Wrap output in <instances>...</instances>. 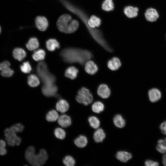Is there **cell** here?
I'll use <instances>...</instances> for the list:
<instances>
[{
  "mask_svg": "<svg viewBox=\"0 0 166 166\" xmlns=\"http://www.w3.org/2000/svg\"><path fill=\"white\" fill-rule=\"evenodd\" d=\"M13 54L14 58L19 61H22L26 56L25 51L19 48H15L13 51Z\"/></svg>",
  "mask_w": 166,
  "mask_h": 166,
  "instance_id": "ffe728a7",
  "label": "cell"
},
{
  "mask_svg": "<svg viewBox=\"0 0 166 166\" xmlns=\"http://www.w3.org/2000/svg\"><path fill=\"white\" fill-rule=\"evenodd\" d=\"M64 60L69 63H77L83 65L92 57L89 51L82 49L70 48L65 49L61 53Z\"/></svg>",
  "mask_w": 166,
  "mask_h": 166,
  "instance_id": "6da1fadb",
  "label": "cell"
},
{
  "mask_svg": "<svg viewBox=\"0 0 166 166\" xmlns=\"http://www.w3.org/2000/svg\"><path fill=\"white\" fill-rule=\"evenodd\" d=\"M76 100L78 103L87 105L92 102L93 97L88 89L82 87L78 91Z\"/></svg>",
  "mask_w": 166,
  "mask_h": 166,
  "instance_id": "8992f818",
  "label": "cell"
},
{
  "mask_svg": "<svg viewBox=\"0 0 166 166\" xmlns=\"http://www.w3.org/2000/svg\"><path fill=\"white\" fill-rule=\"evenodd\" d=\"M98 95L101 98L106 99L108 98L110 94V90L108 86L105 84L100 85L97 90Z\"/></svg>",
  "mask_w": 166,
  "mask_h": 166,
  "instance_id": "9c48e42d",
  "label": "cell"
},
{
  "mask_svg": "<svg viewBox=\"0 0 166 166\" xmlns=\"http://www.w3.org/2000/svg\"><path fill=\"white\" fill-rule=\"evenodd\" d=\"M69 105L68 102L65 100L61 99L57 103L56 108L57 111L61 113H64L69 109Z\"/></svg>",
  "mask_w": 166,
  "mask_h": 166,
  "instance_id": "8fae6325",
  "label": "cell"
},
{
  "mask_svg": "<svg viewBox=\"0 0 166 166\" xmlns=\"http://www.w3.org/2000/svg\"><path fill=\"white\" fill-rule=\"evenodd\" d=\"M148 96L150 101L154 102L157 101L160 98L161 93L158 89H153L149 91Z\"/></svg>",
  "mask_w": 166,
  "mask_h": 166,
  "instance_id": "ac0fdd59",
  "label": "cell"
},
{
  "mask_svg": "<svg viewBox=\"0 0 166 166\" xmlns=\"http://www.w3.org/2000/svg\"><path fill=\"white\" fill-rule=\"evenodd\" d=\"M45 53L43 49H39L35 51L32 55L33 59L35 61L43 60L45 58Z\"/></svg>",
  "mask_w": 166,
  "mask_h": 166,
  "instance_id": "f1b7e54d",
  "label": "cell"
},
{
  "mask_svg": "<svg viewBox=\"0 0 166 166\" xmlns=\"http://www.w3.org/2000/svg\"><path fill=\"white\" fill-rule=\"evenodd\" d=\"M24 128V126L22 124L17 123L4 130L5 140L9 145L14 146L20 144L21 139L17 135V134L22 132Z\"/></svg>",
  "mask_w": 166,
  "mask_h": 166,
  "instance_id": "3957f363",
  "label": "cell"
},
{
  "mask_svg": "<svg viewBox=\"0 0 166 166\" xmlns=\"http://www.w3.org/2000/svg\"><path fill=\"white\" fill-rule=\"evenodd\" d=\"M101 20L99 17L92 15L89 18L88 21V24L89 27L91 29L96 28L101 25Z\"/></svg>",
  "mask_w": 166,
  "mask_h": 166,
  "instance_id": "9a60e30c",
  "label": "cell"
},
{
  "mask_svg": "<svg viewBox=\"0 0 166 166\" xmlns=\"http://www.w3.org/2000/svg\"><path fill=\"white\" fill-rule=\"evenodd\" d=\"M160 128L162 133L163 134L166 135V121L163 122L160 124Z\"/></svg>",
  "mask_w": 166,
  "mask_h": 166,
  "instance_id": "ab89813d",
  "label": "cell"
},
{
  "mask_svg": "<svg viewBox=\"0 0 166 166\" xmlns=\"http://www.w3.org/2000/svg\"><path fill=\"white\" fill-rule=\"evenodd\" d=\"M104 105L101 102L97 101L94 102L92 106V109L94 112L99 113L104 109Z\"/></svg>",
  "mask_w": 166,
  "mask_h": 166,
  "instance_id": "f546056e",
  "label": "cell"
},
{
  "mask_svg": "<svg viewBox=\"0 0 166 166\" xmlns=\"http://www.w3.org/2000/svg\"><path fill=\"white\" fill-rule=\"evenodd\" d=\"M54 134L55 136L59 139H63L66 136L65 131L61 128H57L54 131Z\"/></svg>",
  "mask_w": 166,
  "mask_h": 166,
  "instance_id": "1f68e13d",
  "label": "cell"
},
{
  "mask_svg": "<svg viewBox=\"0 0 166 166\" xmlns=\"http://www.w3.org/2000/svg\"><path fill=\"white\" fill-rule=\"evenodd\" d=\"M6 145V142L3 140H0V155H4L7 152L5 148Z\"/></svg>",
  "mask_w": 166,
  "mask_h": 166,
  "instance_id": "d590c367",
  "label": "cell"
},
{
  "mask_svg": "<svg viewBox=\"0 0 166 166\" xmlns=\"http://www.w3.org/2000/svg\"><path fill=\"white\" fill-rule=\"evenodd\" d=\"M85 64V70L88 73L93 75L97 72L98 67L93 61L89 60Z\"/></svg>",
  "mask_w": 166,
  "mask_h": 166,
  "instance_id": "30bf717a",
  "label": "cell"
},
{
  "mask_svg": "<svg viewBox=\"0 0 166 166\" xmlns=\"http://www.w3.org/2000/svg\"><path fill=\"white\" fill-rule=\"evenodd\" d=\"M88 121L90 126L93 128L97 129L99 128L100 122V120L97 117L94 116L90 117Z\"/></svg>",
  "mask_w": 166,
  "mask_h": 166,
  "instance_id": "4dcf8cb0",
  "label": "cell"
},
{
  "mask_svg": "<svg viewBox=\"0 0 166 166\" xmlns=\"http://www.w3.org/2000/svg\"><path fill=\"white\" fill-rule=\"evenodd\" d=\"M59 116L57 111L53 109L48 112L46 116V119L49 122H54L58 120Z\"/></svg>",
  "mask_w": 166,
  "mask_h": 166,
  "instance_id": "4316f807",
  "label": "cell"
},
{
  "mask_svg": "<svg viewBox=\"0 0 166 166\" xmlns=\"http://www.w3.org/2000/svg\"><path fill=\"white\" fill-rule=\"evenodd\" d=\"M107 65L109 69L114 71L117 70L119 68L121 65V63L118 58L114 57L109 60Z\"/></svg>",
  "mask_w": 166,
  "mask_h": 166,
  "instance_id": "e0dca14e",
  "label": "cell"
},
{
  "mask_svg": "<svg viewBox=\"0 0 166 166\" xmlns=\"http://www.w3.org/2000/svg\"><path fill=\"white\" fill-rule=\"evenodd\" d=\"M163 158H166V152L162 156Z\"/></svg>",
  "mask_w": 166,
  "mask_h": 166,
  "instance_id": "7bdbcfd3",
  "label": "cell"
},
{
  "mask_svg": "<svg viewBox=\"0 0 166 166\" xmlns=\"http://www.w3.org/2000/svg\"><path fill=\"white\" fill-rule=\"evenodd\" d=\"M63 164L66 166H73L75 164V161L73 157L70 156H66L63 160Z\"/></svg>",
  "mask_w": 166,
  "mask_h": 166,
  "instance_id": "d6a6232c",
  "label": "cell"
},
{
  "mask_svg": "<svg viewBox=\"0 0 166 166\" xmlns=\"http://www.w3.org/2000/svg\"><path fill=\"white\" fill-rule=\"evenodd\" d=\"M74 142L77 147L83 148L85 147L87 145L88 140L85 136L80 135L74 140Z\"/></svg>",
  "mask_w": 166,
  "mask_h": 166,
  "instance_id": "44dd1931",
  "label": "cell"
},
{
  "mask_svg": "<svg viewBox=\"0 0 166 166\" xmlns=\"http://www.w3.org/2000/svg\"><path fill=\"white\" fill-rule=\"evenodd\" d=\"M25 157L26 160L31 165L40 166L44 164L48 158L47 153L45 150H40L38 154L35 153L34 148L32 146L29 147L26 150Z\"/></svg>",
  "mask_w": 166,
  "mask_h": 166,
  "instance_id": "7a4b0ae2",
  "label": "cell"
},
{
  "mask_svg": "<svg viewBox=\"0 0 166 166\" xmlns=\"http://www.w3.org/2000/svg\"><path fill=\"white\" fill-rule=\"evenodd\" d=\"M78 72V69L74 66L68 67L65 70V76L71 79H74L77 77Z\"/></svg>",
  "mask_w": 166,
  "mask_h": 166,
  "instance_id": "7402d4cb",
  "label": "cell"
},
{
  "mask_svg": "<svg viewBox=\"0 0 166 166\" xmlns=\"http://www.w3.org/2000/svg\"><path fill=\"white\" fill-rule=\"evenodd\" d=\"M39 45V42L38 39L35 38L30 39L26 44L27 49L30 51H33L38 48Z\"/></svg>",
  "mask_w": 166,
  "mask_h": 166,
  "instance_id": "484cf974",
  "label": "cell"
},
{
  "mask_svg": "<svg viewBox=\"0 0 166 166\" xmlns=\"http://www.w3.org/2000/svg\"><path fill=\"white\" fill-rule=\"evenodd\" d=\"M145 16L148 21L152 22L157 20L159 17V14L156 10L150 8L147 10Z\"/></svg>",
  "mask_w": 166,
  "mask_h": 166,
  "instance_id": "4fadbf2b",
  "label": "cell"
},
{
  "mask_svg": "<svg viewBox=\"0 0 166 166\" xmlns=\"http://www.w3.org/2000/svg\"><path fill=\"white\" fill-rule=\"evenodd\" d=\"M113 122L115 125L119 128L124 127L125 124V120L120 114L117 115L114 117Z\"/></svg>",
  "mask_w": 166,
  "mask_h": 166,
  "instance_id": "cb8c5ba5",
  "label": "cell"
},
{
  "mask_svg": "<svg viewBox=\"0 0 166 166\" xmlns=\"http://www.w3.org/2000/svg\"><path fill=\"white\" fill-rule=\"evenodd\" d=\"M158 143L161 144L166 148V138L164 139H160L158 141Z\"/></svg>",
  "mask_w": 166,
  "mask_h": 166,
  "instance_id": "60d3db41",
  "label": "cell"
},
{
  "mask_svg": "<svg viewBox=\"0 0 166 166\" xmlns=\"http://www.w3.org/2000/svg\"><path fill=\"white\" fill-rule=\"evenodd\" d=\"M57 121L59 125L63 128H66L69 126L72 123L70 117L65 114L59 116Z\"/></svg>",
  "mask_w": 166,
  "mask_h": 166,
  "instance_id": "5bb4252c",
  "label": "cell"
},
{
  "mask_svg": "<svg viewBox=\"0 0 166 166\" xmlns=\"http://www.w3.org/2000/svg\"><path fill=\"white\" fill-rule=\"evenodd\" d=\"M156 148L157 150L161 153H164L166 152V148L161 144L158 143Z\"/></svg>",
  "mask_w": 166,
  "mask_h": 166,
  "instance_id": "f35d334b",
  "label": "cell"
},
{
  "mask_svg": "<svg viewBox=\"0 0 166 166\" xmlns=\"http://www.w3.org/2000/svg\"><path fill=\"white\" fill-rule=\"evenodd\" d=\"M20 69L21 71L24 73H29L31 70V65L28 61L24 62L21 66Z\"/></svg>",
  "mask_w": 166,
  "mask_h": 166,
  "instance_id": "836d02e7",
  "label": "cell"
},
{
  "mask_svg": "<svg viewBox=\"0 0 166 166\" xmlns=\"http://www.w3.org/2000/svg\"><path fill=\"white\" fill-rule=\"evenodd\" d=\"M57 26L61 31L66 33L74 32L79 26L78 22L76 20H72V17L68 14H64L58 19Z\"/></svg>",
  "mask_w": 166,
  "mask_h": 166,
  "instance_id": "277c9868",
  "label": "cell"
},
{
  "mask_svg": "<svg viewBox=\"0 0 166 166\" xmlns=\"http://www.w3.org/2000/svg\"><path fill=\"white\" fill-rule=\"evenodd\" d=\"M46 47L47 49L50 51H54L56 49L60 47L59 42L54 39H50L46 42Z\"/></svg>",
  "mask_w": 166,
  "mask_h": 166,
  "instance_id": "603a6c76",
  "label": "cell"
},
{
  "mask_svg": "<svg viewBox=\"0 0 166 166\" xmlns=\"http://www.w3.org/2000/svg\"><path fill=\"white\" fill-rule=\"evenodd\" d=\"M42 92L45 96L50 97L55 96L57 91V88L54 84L43 85Z\"/></svg>",
  "mask_w": 166,
  "mask_h": 166,
  "instance_id": "52a82bcc",
  "label": "cell"
},
{
  "mask_svg": "<svg viewBox=\"0 0 166 166\" xmlns=\"http://www.w3.org/2000/svg\"><path fill=\"white\" fill-rule=\"evenodd\" d=\"M138 10V9L137 7L129 6L124 7V12L127 17L131 18L137 16Z\"/></svg>",
  "mask_w": 166,
  "mask_h": 166,
  "instance_id": "7c38bea8",
  "label": "cell"
},
{
  "mask_svg": "<svg viewBox=\"0 0 166 166\" xmlns=\"http://www.w3.org/2000/svg\"><path fill=\"white\" fill-rule=\"evenodd\" d=\"M37 71L43 83V85L54 84L55 78L49 72L45 63L42 62L38 64L37 67Z\"/></svg>",
  "mask_w": 166,
  "mask_h": 166,
  "instance_id": "5b68a950",
  "label": "cell"
},
{
  "mask_svg": "<svg viewBox=\"0 0 166 166\" xmlns=\"http://www.w3.org/2000/svg\"><path fill=\"white\" fill-rule=\"evenodd\" d=\"M114 8V3L113 0H104L101 5V8L104 11H110Z\"/></svg>",
  "mask_w": 166,
  "mask_h": 166,
  "instance_id": "d4e9b609",
  "label": "cell"
},
{
  "mask_svg": "<svg viewBox=\"0 0 166 166\" xmlns=\"http://www.w3.org/2000/svg\"><path fill=\"white\" fill-rule=\"evenodd\" d=\"M105 137L106 135L104 131L101 128L97 129L93 134V139L97 143L102 142Z\"/></svg>",
  "mask_w": 166,
  "mask_h": 166,
  "instance_id": "d6986e66",
  "label": "cell"
},
{
  "mask_svg": "<svg viewBox=\"0 0 166 166\" xmlns=\"http://www.w3.org/2000/svg\"><path fill=\"white\" fill-rule=\"evenodd\" d=\"M28 83L32 87H35L40 84V81L38 77L34 74H31L28 77Z\"/></svg>",
  "mask_w": 166,
  "mask_h": 166,
  "instance_id": "83f0119b",
  "label": "cell"
},
{
  "mask_svg": "<svg viewBox=\"0 0 166 166\" xmlns=\"http://www.w3.org/2000/svg\"><path fill=\"white\" fill-rule=\"evenodd\" d=\"M162 162L163 165L166 166V158H163Z\"/></svg>",
  "mask_w": 166,
  "mask_h": 166,
  "instance_id": "b9f144b4",
  "label": "cell"
},
{
  "mask_svg": "<svg viewBox=\"0 0 166 166\" xmlns=\"http://www.w3.org/2000/svg\"><path fill=\"white\" fill-rule=\"evenodd\" d=\"M1 27L0 26V33L1 32Z\"/></svg>",
  "mask_w": 166,
  "mask_h": 166,
  "instance_id": "ee69618b",
  "label": "cell"
},
{
  "mask_svg": "<svg viewBox=\"0 0 166 166\" xmlns=\"http://www.w3.org/2000/svg\"><path fill=\"white\" fill-rule=\"evenodd\" d=\"M10 65V62L7 61H5L0 63V70L2 71L8 67Z\"/></svg>",
  "mask_w": 166,
  "mask_h": 166,
  "instance_id": "8d00e7d4",
  "label": "cell"
},
{
  "mask_svg": "<svg viewBox=\"0 0 166 166\" xmlns=\"http://www.w3.org/2000/svg\"><path fill=\"white\" fill-rule=\"evenodd\" d=\"M117 158L123 162H126L130 160L132 157L131 153L126 151H120L116 154Z\"/></svg>",
  "mask_w": 166,
  "mask_h": 166,
  "instance_id": "2e32d148",
  "label": "cell"
},
{
  "mask_svg": "<svg viewBox=\"0 0 166 166\" xmlns=\"http://www.w3.org/2000/svg\"><path fill=\"white\" fill-rule=\"evenodd\" d=\"M1 71V75L3 77H9L11 76L14 73V71L9 67Z\"/></svg>",
  "mask_w": 166,
  "mask_h": 166,
  "instance_id": "e575fe53",
  "label": "cell"
},
{
  "mask_svg": "<svg viewBox=\"0 0 166 166\" xmlns=\"http://www.w3.org/2000/svg\"><path fill=\"white\" fill-rule=\"evenodd\" d=\"M145 164L146 166H157L159 165V163L152 160H147L145 162Z\"/></svg>",
  "mask_w": 166,
  "mask_h": 166,
  "instance_id": "74e56055",
  "label": "cell"
},
{
  "mask_svg": "<svg viewBox=\"0 0 166 166\" xmlns=\"http://www.w3.org/2000/svg\"><path fill=\"white\" fill-rule=\"evenodd\" d=\"M35 23L38 29L42 31L45 30L48 25L47 19L43 16L37 17L35 19Z\"/></svg>",
  "mask_w": 166,
  "mask_h": 166,
  "instance_id": "ba28073f",
  "label": "cell"
}]
</instances>
